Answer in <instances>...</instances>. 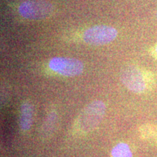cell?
Instances as JSON below:
<instances>
[{
    "mask_svg": "<svg viewBox=\"0 0 157 157\" xmlns=\"http://www.w3.org/2000/svg\"><path fill=\"white\" fill-rule=\"evenodd\" d=\"M156 18H157V12H156Z\"/></svg>",
    "mask_w": 157,
    "mask_h": 157,
    "instance_id": "8fae6325",
    "label": "cell"
},
{
    "mask_svg": "<svg viewBox=\"0 0 157 157\" xmlns=\"http://www.w3.org/2000/svg\"><path fill=\"white\" fill-rule=\"evenodd\" d=\"M139 132L144 140L157 144V125L146 124L140 127Z\"/></svg>",
    "mask_w": 157,
    "mask_h": 157,
    "instance_id": "ba28073f",
    "label": "cell"
},
{
    "mask_svg": "<svg viewBox=\"0 0 157 157\" xmlns=\"http://www.w3.org/2000/svg\"><path fill=\"white\" fill-rule=\"evenodd\" d=\"M52 5L44 0L25 1L19 6V13L23 17L29 20H42L50 16Z\"/></svg>",
    "mask_w": 157,
    "mask_h": 157,
    "instance_id": "3957f363",
    "label": "cell"
},
{
    "mask_svg": "<svg viewBox=\"0 0 157 157\" xmlns=\"http://www.w3.org/2000/svg\"><path fill=\"white\" fill-rule=\"evenodd\" d=\"M105 113V105L103 101L96 100L91 102L78 116L76 128L83 133L92 132L101 124Z\"/></svg>",
    "mask_w": 157,
    "mask_h": 157,
    "instance_id": "6da1fadb",
    "label": "cell"
},
{
    "mask_svg": "<svg viewBox=\"0 0 157 157\" xmlns=\"http://www.w3.org/2000/svg\"><path fill=\"white\" fill-rule=\"evenodd\" d=\"M121 81L127 89L135 93H142L148 87V77L136 66H127L121 73Z\"/></svg>",
    "mask_w": 157,
    "mask_h": 157,
    "instance_id": "7a4b0ae2",
    "label": "cell"
},
{
    "mask_svg": "<svg viewBox=\"0 0 157 157\" xmlns=\"http://www.w3.org/2000/svg\"><path fill=\"white\" fill-rule=\"evenodd\" d=\"M156 55H157V47L156 48Z\"/></svg>",
    "mask_w": 157,
    "mask_h": 157,
    "instance_id": "30bf717a",
    "label": "cell"
},
{
    "mask_svg": "<svg viewBox=\"0 0 157 157\" xmlns=\"http://www.w3.org/2000/svg\"><path fill=\"white\" fill-rule=\"evenodd\" d=\"M111 155L113 157H133L129 146L124 143H118L113 147Z\"/></svg>",
    "mask_w": 157,
    "mask_h": 157,
    "instance_id": "9c48e42d",
    "label": "cell"
},
{
    "mask_svg": "<svg viewBox=\"0 0 157 157\" xmlns=\"http://www.w3.org/2000/svg\"><path fill=\"white\" fill-rule=\"evenodd\" d=\"M51 70L65 76H76L80 75L84 70V65L76 58L56 57L49 63Z\"/></svg>",
    "mask_w": 157,
    "mask_h": 157,
    "instance_id": "5b68a950",
    "label": "cell"
},
{
    "mask_svg": "<svg viewBox=\"0 0 157 157\" xmlns=\"http://www.w3.org/2000/svg\"><path fill=\"white\" fill-rule=\"evenodd\" d=\"M34 117V107L30 102H23L20 109L19 126L22 132H28L31 129Z\"/></svg>",
    "mask_w": 157,
    "mask_h": 157,
    "instance_id": "8992f818",
    "label": "cell"
},
{
    "mask_svg": "<svg viewBox=\"0 0 157 157\" xmlns=\"http://www.w3.org/2000/svg\"><path fill=\"white\" fill-rule=\"evenodd\" d=\"M117 34V31L113 27L95 25L84 31L83 39L88 44L103 45L114 40Z\"/></svg>",
    "mask_w": 157,
    "mask_h": 157,
    "instance_id": "277c9868",
    "label": "cell"
},
{
    "mask_svg": "<svg viewBox=\"0 0 157 157\" xmlns=\"http://www.w3.org/2000/svg\"><path fill=\"white\" fill-rule=\"evenodd\" d=\"M57 118H58V116H57L56 111H50L47 115L42 124V126L41 127L40 134L43 139L48 138L52 135L56 125Z\"/></svg>",
    "mask_w": 157,
    "mask_h": 157,
    "instance_id": "52a82bcc",
    "label": "cell"
}]
</instances>
